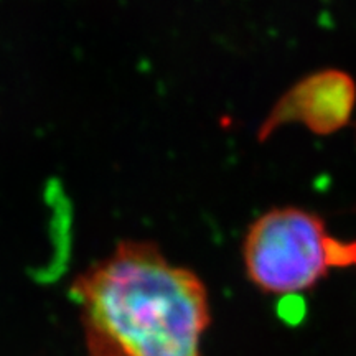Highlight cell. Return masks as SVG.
<instances>
[{"label": "cell", "instance_id": "6da1fadb", "mask_svg": "<svg viewBox=\"0 0 356 356\" xmlns=\"http://www.w3.org/2000/svg\"><path fill=\"white\" fill-rule=\"evenodd\" d=\"M92 356H200L208 291L152 243L124 241L71 286Z\"/></svg>", "mask_w": 356, "mask_h": 356}, {"label": "cell", "instance_id": "7a4b0ae2", "mask_svg": "<svg viewBox=\"0 0 356 356\" xmlns=\"http://www.w3.org/2000/svg\"><path fill=\"white\" fill-rule=\"evenodd\" d=\"M241 252L248 279L273 296L307 292L332 269L356 266V241L337 238L318 213L293 204L257 216Z\"/></svg>", "mask_w": 356, "mask_h": 356}, {"label": "cell", "instance_id": "3957f363", "mask_svg": "<svg viewBox=\"0 0 356 356\" xmlns=\"http://www.w3.org/2000/svg\"><path fill=\"white\" fill-rule=\"evenodd\" d=\"M356 106V84L340 70L310 74L280 97L261 127L266 139L284 122H300L314 134H333L350 122Z\"/></svg>", "mask_w": 356, "mask_h": 356}]
</instances>
